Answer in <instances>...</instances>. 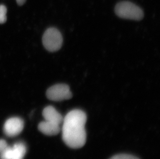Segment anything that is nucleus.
<instances>
[{"label": "nucleus", "instance_id": "2", "mask_svg": "<svg viewBox=\"0 0 160 159\" xmlns=\"http://www.w3.org/2000/svg\"><path fill=\"white\" fill-rule=\"evenodd\" d=\"M45 120L39 123L38 129L45 135L53 136L61 132L63 118L52 106H48L42 111Z\"/></svg>", "mask_w": 160, "mask_h": 159}, {"label": "nucleus", "instance_id": "10", "mask_svg": "<svg viewBox=\"0 0 160 159\" xmlns=\"http://www.w3.org/2000/svg\"><path fill=\"white\" fill-rule=\"evenodd\" d=\"M109 159H139L133 155H127V154H120L112 157Z\"/></svg>", "mask_w": 160, "mask_h": 159}, {"label": "nucleus", "instance_id": "7", "mask_svg": "<svg viewBox=\"0 0 160 159\" xmlns=\"http://www.w3.org/2000/svg\"><path fill=\"white\" fill-rule=\"evenodd\" d=\"M27 152V147L24 143L19 142L12 146L11 159H23Z\"/></svg>", "mask_w": 160, "mask_h": 159}, {"label": "nucleus", "instance_id": "11", "mask_svg": "<svg viewBox=\"0 0 160 159\" xmlns=\"http://www.w3.org/2000/svg\"><path fill=\"white\" fill-rule=\"evenodd\" d=\"M26 1H27V0H16V2H17V4H18V5L21 6V5L24 4Z\"/></svg>", "mask_w": 160, "mask_h": 159}, {"label": "nucleus", "instance_id": "6", "mask_svg": "<svg viewBox=\"0 0 160 159\" xmlns=\"http://www.w3.org/2000/svg\"><path fill=\"white\" fill-rule=\"evenodd\" d=\"M24 128V122L19 117H12L6 120L3 127L4 133L9 137L19 135Z\"/></svg>", "mask_w": 160, "mask_h": 159}, {"label": "nucleus", "instance_id": "8", "mask_svg": "<svg viewBox=\"0 0 160 159\" xmlns=\"http://www.w3.org/2000/svg\"><path fill=\"white\" fill-rule=\"evenodd\" d=\"M12 146L4 140H0V159H11Z\"/></svg>", "mask_w": 160, "mask_h": 159}, {"label": "nucleus", "instance_id": "5", "mask_svg": "<svg viewBox=\"0 0 160 159\" xmlns=\"http://www.w3.org/2000/svg\"><path fill=\"white\" fill-rule=\"evenodd\" d=\"M46 96L50 100L61 101L71 99L72 94L68 85L59 84L49 88L46 92Z\"/></svg>", "mask_w": 160, "mask_h": 159}, {"label": "nucleus", "instance_id": "4", "mask_svg": "<svg viewBox=\"0 0 160 159\" xmlns=\"http://www.w3.org/2000/svg\"><path fill=\"white\" fill-rule=\"evenodd\" d=\"M42 44L50 52L58 51L62 45L63 37L57 29L51 27L47 29L42 36Z\"/></svg>", "mask_w": 160, "mask_h": 159}, {"label": "nucleus", "instance_id": "9", "mask_svg": "<svg viewBox=\"0 0 160 159\" xmlns=\"http://www.w3.org/2000/svg\"><path fill=\"white\" fill-rule=\"evenodd\" d=\"M7 8L4 5H0V24H3L7 20Z\"/></svg>", "mask_w": 160, "mask_h": 159}, {"label": "nucleus", "instance_id": "3", "mask_svg": "<svg viewBox=\"0 0 160 159\" xmlns=\"http://www.w3.org/2000/svg\"><path fill=\"white\" fill-rule=\"evenodd\" d=\"M115 12L118 17L126 19L140 20L143 17L142 9L134 3L128 1L118 3L115 7Z\"/></svg>", "mask_w": 160, "mask_h": 159}, {"label": "nucleus", "instance_id": "1", "mask_svg": "<svg viewBox=\"0 0 160 159\" xmlns=\"http://www.w3.org/2000/svg\"><path fill=\"white\" fill-rule=\"evenodd\" d=\"M87 115L82 110H73L63 118L61 130L62 140L68 146L72 149L83 147L86 142L85 125Z\"/></svg>", "mask_w": 160, "mask_h": 159}]
</instances>
